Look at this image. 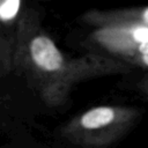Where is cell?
I'll use <instances>...</instances> for the list:
<instances>
[{"label": "cell", "instance_id": "cell-1", "mask_svg": "<svg viewBox=\"0 0 148 148\" xmlns=\"http://www.w3.org/2000/svg\"><path fill=\"white\" fill-rule=\"evenodd\" d=\"M132 71L127 64L108 56L90 52L73 57L65 53L32 8H27L13 40L12 72L21 75L49 108L65 105L79 83Z\"/></svg>", "mask_w": 148, "mask_h": 148}, {"label": "cell", "instance_id": "cell-6", "mask_svg": "<svg viewBox=\"0 0 148 148\" xmlns=\"http://www.w3.org/2000/svg\"><path fill=\"white\" fill-rule=\"evenodd\" d=\"M13 42L8 39L0 30V81L12 73ZM1 103V98H0Z\"/></svg>", "mask_w": 148, "mask_h": 148}, {"label": "cell", "instance_id": "cell-3", "mask_svg": "<svg viewBox=\"0 0 148 148\" xmlns=\"http://www.w3.org/2000/svg\"><path fill=\"white\" fill-rule=\"evenodd\" d=\"M89 40L97 50L95 53L124 61L148 49V28L138 24H118L92 29Z\"/></svg>", "mask_w": 148, "mask_h": 148}, {"label": "cell", "instance_id": "cell-5", "mask_svg": "<svg viewBox=\"0 0 148 148\" xmlns=\"http://www.w3.org/2000/svg\"><path fill=\"white\" fill-rule=\"evenodd\" d=\"M25 10L23 0H0V30L12 42Z\"/></svg>", "mask_w": 148, "mask_h": 148}, {"label": "cell", "instance_id": "cell-7", "mask_svg": "<svg viewBox=\"0 0 148 148\" xmlns=\"http://www.w3.org/2000/svg\"><path fill=\"white\" fill-rule=\"evenodd\" d=\"M123 62L127 64L132 68H143L148 71V49L125 59Z\"/></svg>", "mask_w": 148, "mask_h": 148}, {"label": "cell", "instance_id": "cell-2", "mask_svg": "<svg viewBox=\"0 0 148 148\" xmlns=\"http://www.w3.org/2000/svg\"><path fill=\"white\" fill-rule=\"evenodd\" d=\"M143 111L131 105H98L77 113L59 130L66 141L82 148H109L126 136Z\"/></svg>", "mask_w": 148, "mask_h": 148}, {"label": "cell", "instance_id": "cell-8", "mask_svg": "<svg viewBox=\"0 0 148 148\" xmlns=\"http://www.w3.org/2000/svg\"><path fill=\"white\" fill-rule=\"evenodd\" d=\"M136 89L142 95L148 97V71L136 81Z\"/></svg>", "mask_w": 148, "mask_h": 148}, {"label": "cell", "instance_id": "cell-4", "mask_svg": "<svg viewBox=\"0 0 148 148\" xmlns=\"http://www.w3.org/2000/svg\"><path fill=\"white\" fill-rule=\"evenodd\" d=\"M79 20L92 29L118 24H138L148 28V5L111 9H89Z\"/></svg>", "mask_w": 148, "mask_h": 148}]
</instances>
